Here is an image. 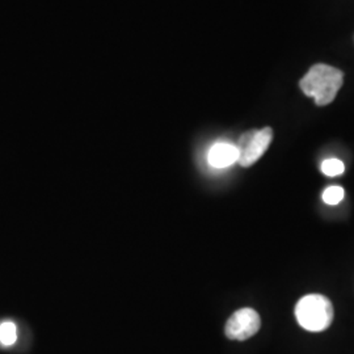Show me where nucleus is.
<instances>
[{"mask_svg": "<svg viewBox=\"0 0 354 354\" xmlns=\"http://www.w3.org/2000/svg\"><path fill=\"white\" fill-rule=\"evenodd\" d=\"M239 160V150L235 145L219 142L212 146L207 153V162L213 168H227Z\"/></svg>", "mask_w": 354, "mask_h": 354, "instance_id": "39448f33", "label": "nucleus"}, {"mask_svg": "<svg viewBox=\"0 0 354 354\" xmlns=\"http://www.w3.org/2000/svg\"><path fill=\"white\" fill-rule=\"evenodd\" d=\"M261 327L260 315L253 308H241L228 319L225 333L230 340L244 342L254 336Z\"/></svg>", "mask_w": 354, "mask_h": 354, "instance_id": "20e7f679", "label": "nucleus"}, {"mask_svg": "<svg viewBox=\"0 0 354 354\" xmlns=\"http://www.w3.org/2000/svg\"><path fill=\"white\" fill-rule=\"evenodd\" d=\"M323 201L327 205H337L345 197V190L342 187H328L323 192Z\"/></svg>", "mask_w": 354, "mask_h": 354, "instance_id": "6e6552de", "label": "nucleus"}, {"mask_svg": "<svg viewBox=\"0 0 354 354\" xmlns=\"http://www.w3.org/2000/svg\"><path fill=\"white\" fill-rule=\"evenodd\" d=\"M320 171L322 174H324L326 176L335 177L340 176L345 172V165L342 163L340 159L336 158H329L326 159L322 165H320Z\"/></svg>", "mask_w": 354, "mask_h": 354, "instance_id": "423d86ee", "label": "nucleus"}, {"mask_svg": "<svg viewBox=\"0 0 354 354\" xmlns=\"http://www.w3.org/2000/svg\"><path fill=\"white\" fill-rule=\"evenodd\" d=\"M342 82L344 74L342 70L328 64H317L308 70L299 82V87L306 96L314 97L317 105L326 106L336 99Z\"/></svg>", "mask_w": 354, "mask_h": 354, "instance_id": "f257e3e1", "label": "nucleus"}, {"mask_svg": "<svg viewBox=\"0 0 354 354\" xmlns=\"http://www.w3.org/2000/svg\"><path fill=\"white\" fill-rule=\"evenodd\" d=\"M333 306L327 297L308 294L295 306V317L299 326L310 332H322L333 322Z\"/></svg>", "mask_w": 354, "mask_h": 354, "instance_id": "f03ea898", "label": "nucleus"}, {"mask_svg": "<svg viewBox=\"0 0 354 354\" xmlns=\"http://www.w3.org/2000/svg\"><path fill=\"white\" fill-rule=\"evenodd\" d=\"M17 340V328L12 322H4L0 326V342L6 346H11Z\"/></svg>", "mask_w": 354, "mask_h": 354, "instance_id": "0eeeda50", "label": "nucleus"}, {"mask_svg": "<svg viewBox=\"0 0 354 354\" xmlns=\"http://www.w3.org/2000/svg\"><path fill=\"white\" fill-rule=\"evenodd\" d=\"M272 140L273 130L270 127L244 133L236 146L239 150V165L241 167H251L254 165L264 155Z\"/></svg>", "mask_w": 354, "mask_h": 354, "instance_id": "7ed1b4c3", "label": "nucleus"}]
</instances>
